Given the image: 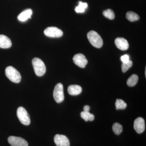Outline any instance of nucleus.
Returning <instances> with one entry per match:
<instances>
[{
	"instance_id": "f257e3e1",
	"label": "nucleus",
	"mask_w": 146,
	"mask_h": 146,
	"mask_svg": "<svg viewBox=\"0 0 146 146\" xmlns=\"http://www.w3.org/2000/svg\"><path fill=\"white\" fill-rule=\"evenodd\" d=\"M87 38L89 42L94 47L100 48L103 44V41L101 36L98 33L94 31H89L87 34Z\"/></svg>"
},
{
	"instance_id": "f03ea898",
	"label": "nucleus",
	"mask_w": 146,
	"mask_h": 146,
	"mask_svg": "<svg viewBox=\"0 0 146 146\" xmlns=\"http://www.w3.org/2000/svg\"><path fill=\"white\" fill-rule=\"evenodd\" d=\"M5 75L9 80L14 83H18L21 80V74L12 66H8L5 69Z\"/></svg>"
},
{
	"instance_id": "7ed1b4c3",
	"label": "nucleus",
	"mask_w": 146,
	"mask_h": 146,
	"mask_svg": "<svg viewBox=\"0 0 146 146\" xmlns=\"http://www.w3.org/2000/svg\"><path fill=\"white\" fill-rule=\"evenodd\" d=\"M32 64L36 76H42L46 72V67L44 63L41 59L35 58L33 59Z\"/></svg>"
},
{
	"instance_id": "20e7f679",
	"label": "nucleus",
	"mask_w": 146,
	"mask_h": 146,
	"mask_svg": "<svg viewBox=\"0 0 146 146\" xmlns=\"http://www.w3.org/2000/svg\"><path fill=\"white\" fill-rule=\"evenodd\" d=\"M17 117L23 124L28 125L30 124L31 120L28 113L23 107H19L17 110Z\"/></svg>"
},
{
	"instance_id": "39448f33",
	"label": "nucleus",
	"mask_w": 146,
	"mask_h": 146,
	"mask_svg": "<svg viewBox=\"0 0 146 146\" xmlns=\"http://www.w3.org/2000/svg\"><path fill=\"white\" fill-rule=\"evenodd\" d=\"M53 97L55 100L58 103H60L64 100L63 86L62 84H57L55 86L53 92Z\"/></svg>"
},
{
	"instance_id": "423d86ee",
	"label": "nucleus",
	"mask_w": 146,
	"mask_h": 146,
	"mask_svg": "<svg viewBox=\"0 0 146 146\" xmlns=\"http://www.w3.org/2000/svg\"><path fill=\"white\" fill-rule=\"evenodd\" d=\"M44 33L46 36L50 37H60L63 35L62 30L54 27L47 28L44 31Z\"/></svg>"
},
{
	"instance_id": "0eeeda50",
	"label": "nucleus",
	"mask_w": 146,
	"mask_h": 146,
	"mask_svg": "<svg viewBox=\"0 0 146 146\" xmlns=\"http://www.w3.org/2000/svg\"><path fill=\"white\" fill-rule=\"evenodd\" d=\"M8 141L12 146H28L27 142L21 137L9 136L8 138Z\"/></svg>"
},
{
	"instance_id": "6e6552de",
	"label": "nucleus",
	"mask_w": 146,
	"mask_h": 146,
	"mask_svg": "<svg viewBox=\"0 0 146 146\" xmlns=\"http://www.w3.org/2000/svg\"><path fill=\"white\" fill-rule=\"evenodd\" d=\"M73 61L76 65L81 68H84L88 63V60L84 55L78 54L75 55L73 58Z\"/></svg>"
},
{
	"instance_id": "1a4fd4ad",
	"label": "nucleus",
	"mask_w": 146,
	"mask_h": 146,
	"mask_svg": "<svg viewBox=\"0 0 146 146\" xmlns=\"http://www.w3.org/2000/svg\"><path fill=\"white\" fill-rule=\"evenodd\" d=\"M54 141L57 146H70L69 139L65 135L56 134L54 136Z\"/></svg>"
},
{
	"instance_id": "9d476101",
	"label": "nucleus",
	"mask_w": 146,
	"mask_h": 146,
	"mask_svg": "<svg viewBox=\"0 0 146 146\" xmlns=\"http://www.w3.org/2000/svg\"><path fill=\"white\" fill-rule=\"evenodd\" d=\"M133 127L137 133H143L145 130V120L142 117L137 118L134 121Z\"/></svg>"
},
{
	"instance_id": "9b49d317",
	"label": "nucleus",
	"mask_w": 146,
	"mask_h": 146,
	"mask_svg": "<svg viewBox=\"0 0 146 146\" xmlns=\"http://www.w3.org/2000/svg\"><path fill=\"white\" fill-rule=\"evenodd\" d=\"M115 44L119 49L125 50L129 48V45L126 39L121 37H118L115 39Z\"/></svg>"
},
{
	"instance_id": "f8f14e48",
	"label": "nucleus",
	"mask_w": 146,
	"mask_h": 146,
	"mask_svg": "<svg viewBox=\"0 0 146 146\" xmlns=\"http://www.w3.org/2000/svg\"><path fill=\"white\" fill-rule=\"evenodd\" d=\"M11 45V40L9 37L3 35H0V48H9Z\"/></svg>"
},
{
	"instance_id": "ddd939ff",
	"label": "nucleus",
	"mask_w": 146,
	"mask_h": 146,
	"mask_svg": "<svg viewBox=\"0 0 146 146\" xmlns=\"http://www.w3.org/2000/svg\"><path fill=\"white\" fill-rule=\"evenodd\" d=\"M33 14V11L30 9H26L20 13L18 16V19L21 22H24L31 18Z\"/></svg>"
},
{
	"instance_id": "4468645a",
	"label": "nucleus",
	"mask_w": 146,
	"mask_h": 146,
	"mask_svg": "<svg viewBox=\"0 0 146 146\" xmlns=\"http://www.w3.org/2000/svg\"><path fill=\"white\" fill-rule=\"evenodd\" d=\"M82 89L79 85H71L68 87V92L72 96H77L82 93Z\"/></svg>"
},
{
	"instance_id": "2eb2a0df",
	"label": "nucleus",
	"mask_w": 146,
	"mask_h": 146,
	"mask_svg": "<svg viewBox=\"0 0 146 146\" xmlns=\"http://www.w3.org/2000/svg\"><path fill=\"white\" fill-rule=\"evenodd\" d=\"M138 80V76L135 74H133L128 79L127 81V84L129 87H133L137 84Z\"/></svg>"
},
{
	"instance_id": "dca6fc26",
	"label": "nucleus",
	"mask_w": 146,
	"mask_h": 146,
	"mask_svg": "<svg viewBox=\"0 0 146 146\" xmlns=\"http://www.w3.org/2000/svg\"><path fill=\"white\" fill-rule=\"evenodd\" d=\"M126 18L130 22H134L139 20L140 17L135 12L133 11H128L126 14Z\"/></svg>"
},
{
	"instance_id": "f3484780",
	"label": "nucleus",
	"mask_w": 146,
	"mask_h": 146,
	"mask_svg": "<svg viewBox=\"0 0 146 146\" xmlns=\"http://www.w3.org/2000/svg\"><path fill=\"white\" fill-rule=\"evenodd\" d=\"M87 7H88V5L87 3L79 1L78 6L76 7L75 11L77 13H84L86 9L87 8Z\"/></svg>"
},
{
	"instance_id": "a211bd4d",
	"label": "nucleus",
	"mask_w": 146,
	"mask_h": 146,
	"mask_svg": "<svg viewBox=\"0 0 146 146\" xmlns=\"http://www.w3.org/2000/svg\"><path fill=\"white\" fill-rule=\"evenodd\" d=\"M81 117L85 120L86 121H94L95 119V116L93 114H91L89 112H86L83 111L81 112Z\"/></svg>"
},
{
	"instance_id": "6ab92c4d",
	"label": "nucleus",
	"mask_w": 146,
	"mask_h": 146,
	"mask_svg": "<svg viewBox=\"0 0 146 146\" xmlns=\"http://www.w3.org/2000/svg\"><path fill=\"white\" fill-rule=\"evenodd\" d=\"M115 106L117 110L119 109L124 110L126 108L127 104L123 100L117 99L115 103Z\"/></svg>"
},
{
	"instance_id": "aec40b11",
	"label": "nucleus",
	"mask_w": 146,
	"mask_h": 146,
	"mask_svg": "<svg viewBox=\"0 0 146 146\" xmlns=\"http://www.w3.org/2000/svg\"><path fill=\"white\" fill-rule=\"evenodd\" d=\"M112 130L116 135H119L123 131V127L119 123H116L112 126Z\"/></svg>"
},
{
	"instance_id": "412c9836",
	"label": "nucleus",
	"mask_w": 146,
	"mask_h": 146,
	"mask_svg": "<svg viewBox=\"0 0 146 146\" xmlns=\"http://www.w3.org/2000/svg\"><path fill=\"white\" fill-rule=\"evenodd\" d=\"M103 14L105 17L110 20H113L115 18V13L112 9H108L104 11L103 12Z\"/></svg>"
},
{
	"instance_id": "4be33fe9",
	"label": "nucleus",
	"mask_w": 146,
	"mask_h": 146,
	"mask_svg": "<svg viewBox=\"0 0 146 146\" xmlns=\"http://www.w3.org/2000/svg\"><path fill=\"white\" fill-rule=\"evenodd\" d=\"M133 65V63L131 60H129L128 62L127 63H122L121 65L122 71L123 72L125 73L131 68Z\"/></svg>"
},
{
	"instance_id": "5701e85b",
	"label": "nucleus",
	"mask_w": 146,
	"mask_h": 146,
	"mask_svg": "<svg viewBox=\"0 0 146 146\" xmlns=\"http://www.w3.org/2000/svg\"><path fill=\"white\" fill-rule=\"evenodd\" d=\"M121 60L122 63H127L129 62V56L128 55L125 54L121 56Z\"/></svg>"
},
{
	"instance_id": "b1692460",
	"label": "nucleus",
	"mask_w": 146,
	"mask_h": 146,
	"mask_svg": "<svg viewBox=\"0 0 146 146\" xmlns=\"http://www.w3.org/2000/svg\"><path fill=\"white\" fill-rule=\"evenodd\" d=\"M90 108L88 105H86L84 107V111L86 112H89Z\"/></svg>"
}]
</instances>
